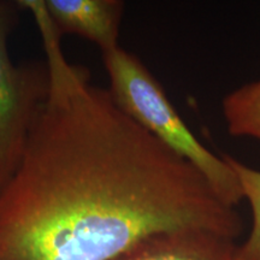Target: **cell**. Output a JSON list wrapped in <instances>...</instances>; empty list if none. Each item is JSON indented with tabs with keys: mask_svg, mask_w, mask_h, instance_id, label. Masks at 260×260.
<instances>
[{
	"mask_svg": "<svg viewBox=\"0 0 260 260\" xmlns=\"http://www.w3.org/2000/svg\"><path fill=\"white\" fill-rule=\"evenodd\" d=\"M19 5L40 32L50 87L0 193V260H115L178 230L236 240V207L69 61L44 0Z\"/></svg>",
	"mask_w": 260,
	"mask_h": 260,
	"instance_id": "6da1fadb",
	"label": "cell"
},
{
	"mask_svg": "<svg viewBox=\"0 0 260 260\" xmlns=\"http://www.w3.org/2000/svg\"><path fill=\"white\" fill-rule=\"evenodd\" d=\"M112 99L174 153L199 170L220 199L235 206L243 199L236 174L224 157H218L195 138L172 105L161 84L135 54L116 47L103 53Z\"/></svg>",
	"mask_w": 260,
	"mask_h": 260,
	"instance_id": "7a4b0ae2",
	"label": "cell"
},
{
	"mask_svg": "<svg viewBox=\"0 0 260 260\" xmlns=\"http://www.w3.org/2000/svg\"><path fill=\"white\" fill-rule=\"evenodd\" d=\"M17 2L0 0V193L14 176L39 109L50 87L46 63L15 64L9 37L18 18Z\"/></svg>",
	"mask_w": 260,
	"mask_h": 260,
	"instance_id": "3957f363",
	"label": "cell"
},
{
	"mask_svg": "<svg viewBox=\"0 0 260 260\" xmlns=\"http://www.w3.org/2000/svg\"><path fill=\"white\" fill-rule=\"evenodd\" d=\"M52 24L60 35H79L102 53L118 47L124 3L119 0H44Z\"/></svg>",
	"mask_w": 260,
	"mask_h": 260,
	"instance_id": "277c9868",
	"label": "cell"
},
{
	"mask_svg": "<svg viewBox=\"0 0 260 260\" xmlns=\"http://www.w3.org/2000/svg\"><path fill=\"white\" fill-rule=\"evenodd\" d=\"M235 240L205 230L151 236L115 260H237Z\"/></svg>",
	"mask_w": 260,
	"mask_h": 260,
	"instance_id": "5b68a950",
	"label": "cell"
},
{
	"mask_svg": "<svg viewBox=\"0 0 260 260\" xmlns=\"http://www.w3.org/2000/svg\"><path fill=\"white\" fill-rule=\"evenodd\" d=\"M222 107L229 134L260 141V80L228 94Z\"/></svg>",
	"mask_w": 260,
	"mask_h": 260,
	"instance_id": "8992f818",
	"label": "cell"
},
{
	"mask_svg": "<svg viewBox=\"0 0 260 260\" xmlns=\"http://www.w3.org/2000/svg\"><path fill=\"white\" fill-rule=\"evenodd\" d=\"M224 158L236 174L243 199L248 200L253 216L251 234L239 246L237 260H260V171L247 167L230 155H224Z\"/></svg>",
	"mask_w": 260,
	"mask_h": 260,
	"instance_id": "52a82bcc",
	"label": "cell"
}]
</instances>
